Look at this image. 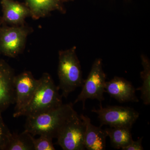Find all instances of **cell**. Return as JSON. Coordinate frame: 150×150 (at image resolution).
<instances>
[{
    "label": "cell",
    "instance_id": "obj_1",
    "mask_svg": "<svg viewBox=\"0 0 150 150\" xmlns=\"http://www.w3.org/2000/svg\"><path fill=\"white\" fill-rule=\"evenodd\" d=\"M78 115L71 103L63 104L48 112L27 117L25 131L33 137L43 135L57 139L67 123Z\"/></svg>",
    "mask_w": 150,
    "mask_h": 150
},
{
    "label": "cell",
    "instance_id": "obj_2",
    "mask_svg": "<svg viewBox=\"0 0 150 150\" xmlns=\"http://www.w3.org/2000/svg\"><path fill=\"white\" fill-rule=\"evenodd\" d=\"M51 75L44 73L28 104L21 111L13 114L14 117L35 116L50 111L63 104L62 96Z\"/></svg>",
    "mask_w": 150,
    "mask_h": 150
},
{
    "label": "cell",
    "instance_id": "obj_3",
    "mask_svg": "<svg viewBox=\"0 0 150 150\" xmlns=\"http://www.w3.org/2000/svg\"><path fill=\"white\" fill-rule=\"evenodd\" d=\"M76 49V46H74L59 51L58 87L62 90V96L65 98L77 88L82 87L84 81Z\"/></svg>",
    "mask_w": 150,
    "mask_h": 150
},
{
    "label": "cell",
    "instance_id": "obj_4",
    "mask_svg": "<svg viewBox=\"0 0 150 150\" xmlns=\"http://www.w3.org/2000/svg\"><path fill=\"white\" fill-rule=\"evenodd\" d=\"M106 79V75L103 69L102 59H97L94 62L87 78L84 81L81 91L74 103L82 102L83 109L86 101L88 99H97L101 103L104 100L103 94L105 92Z\"/></svg>",
    "mask_w": 150,
    "mask_h": 150
},
{
    "label": "cell",
    "instance_id": "obj_5",
    "mask_svg": "<svg viewBox=\"0 0 150 150\" xmlns=\"http://www.w3.org/2000/svg\"><path fill=\"white\" fill-rule=\"evenodd\" d=\"M24 24L2 26L0 29V53L15 58L23 51L26 39L30 32Z\"/></svg>",
    "mask_w": 150,
    "mask_h": 150
},
{
    "label": "cell",
    "instance_id": "obj_6",
    "mask_svg": "<svg viewBox=\"0 0 150 150\" xmlns=\"http://www.w3.org/2000/svg\"><path fill=\"white\" fill-rule=\"evenodd\" d=\"M92 111L97 114L101 126L108 125L110 127H124L131 129L139 116V113L131 108L120 106L103 107L101 103L99 108L93 109Z\"/></svg>",
    "mask_w": 150,
    "mask_h": 150
},
{
    "label": "cell",
    "instance_id": "obj_7",
    "mask_svg": "<svg viewBox=\"0 0 150 150\" xmlns=\"http://www.w3.org/2000/svg\"><path fill=\"white\" fill-rule=\"evenodd\" d=\"M84 123L78 115L67 123L57 137V144L64 150H83Z\"/></svg>",
    "mask_w": 150,
    "mask_h": 150
},
{
    "label": "cell",
    "instance_id": "obj_8",
    "mask_svg": "<svg viewBox=\"0 0 150 150\" xmlns=\"http://www.w3.org/2000/svg\"><path fill=\"white\" fill-rule=\"evenodd\" d=\"M39 83L30 71H24L17 76L14 79L15 92V113L23 109L30 101Z\"/></svg>",
    "mask_w": 150,
    "mask_h": 150
},
{
    "label": "cell",
    "instance_id": "obj_9",
    "mask_svg": "<svg viewBox=\"0 0 150 150\" xmlns=\"http://www.w3.org/2000/svg\"><path fill=\"white\" fill-rule=\"evenodd\" d=\"M14 71L4 60L0 59V112L15 102Z\"/></svg>",
    "mask_w": 150,
    "mask_h": 150
},
{
    "label": "cell",
    "instance_id": "obj_10",
    "mask_svg": "<svg viewBox=\"0 0 150 150\" xmlns=\"http://www.w3.org/2000/svg\"><path fill=\"white\" fill-rule=\"evenodd\" d=\"M105 90L111 97L120 103L139 101L134 86L123 78L115 76L109 81H106Z\"/></svg>",
    "mask_w": 150,
    "mask_h": 150
},
{
    "label": "cell",
    "instance_id": "obj_11",
    "mask_svg": "<svg viewBox=\"0 0 150 150\" xmlns=\"http://www.w3.org/2000/svg\"><path fill=\"white\" fill-rule=\"evenodd\" d=\"M84 123V145L85 149L88 150H103L106 147L107 134L104 129L94 126L90 118L83 114L80 115Z\"/></svg>",
    "mask_w": 150,
    "mask_h": 150
},
{
    "label": "cell",
    "instance_id": "obj_12",
    "mask_svg": "<svg viewBox=\"0 0 150 150\" xmlns=\"http://www.w3.org/2000/svg\"><path fill=\"white\" fill-rule=\"evenodd\" d=\"M2 7V22L12 25L24 24L25 21L30 16L29 9L25 4L14 0H1Z\"/></svg>",
    "mask_w": 150,
    "mask_h": 150
},
{
    "label": "cell",
    "instance_id": "obj_13",
    "mask_svg": "<svg viewBox=\"0 0 150 150\" xmlns=\"http://www.w3.org/2000/svg\"><path fill=\"white\" fill-rule=\"evenodd\" d=\"M25 2L30 16L33 19L45 17L53 11H58L62 13L66 11L62 3L58 0H25Z\"/></svg>",
    "mask_w": 150,
    "mask_h": 150
},
{
    "label": "cell",
    "instance_id": "obj_14",
    "mask_svg": "<svg viewBox=\"0 0 150 150\" xmlns=\"http://www.w3.org/2000/svg\"><path fill=\"white\" fill-rule=\"evenodd\" d=\"M107 137L110 138L113 148L123 149L133 142L131 129L124 127H110L104 129Z\"/></svg>",
    "mask_w": 150,
    "mask_h": 150
},
{
    "label": "cell",
    "instance_id": "obj_15",
    "mask_svg": "<svg viewBox=\"0 0 150 150\" xmlns=\"http://www.w3.org/2000/svg\"><path fill=\"white\" fill-rule=\"evenodd\" d=\"M33 139L25 131L21 134L12 133L6 150H34Z\"/></svg>",
    "mask_w": 150,
    "mask_h": 150
},
{
    "label": "cell",
    "instance_id": "obj_16",
    "mask_svg": "<svg viewBox=\"0 0 150 150\" xmlns=\"http://www.w3.org/2000/svg\"><path fill=\"white\" fill-rule=\"evenodd\" d=\"M142 63L143 71L141 72V78L143 81L142 85L137 88L141 93V98L144 104L149 105L150 103V63L146 56H142Z\"/></svg>",
    "mask_w": 150,
    "mask_h": 150
},
{
    "label": "cell",
    "instance_id": "obj_17",
    "mask_svg": "<svg viewBox=\"0 0 150 150\" xmlns=\"http://www.w3.org/2000/svg\"><path fill=\"white\" fill-rule=\"evenodd\" d=\"M53 139L46 135H40L33 140L34 150H55L52 142Z\"/></svg>",
    "mask_w": 150,
    "mask_h": 150
},
{
    "label": "cell",
    "instance_id": "obj_18",
    "mask_svg": "<svg viewBox=\"0 0 150 150\" xmlns=\"http://www.w3.org/2000/svg\"><path fill=\"white\" fill-rule=\"evenodd\" d=\"M0 112V150H6L12 133L3 119Z\"/></svg>",
    "mask_w": 150,
    "mask_h": 150
},
{
    "label": "cell",
    "instance_id": "obj_19",
    "mask_svg": "<svg viewBox=\"0 0 150 150\" xmlns=\"http://www.w3.org/2000/svg\"><path fill=\"white\" fill-rule=\"evenodd\" d=\"M143 137L140 138L136 141L133 140V142H131L127 146L123 148L122 149L123 150H144V148L142 146V143L143 140Z\"/></svg>",
    "mask_w": 150,
    "mask_h": 150
},
{
    "label": "cell",
    "instance_id": "obj_20",
    "mask_svg": "<svg viewBox=\"0 0 150 150\" xmlns=\"http://www.w3.org/2000/svg\"><path fill=\"white\" fill-rule=\"evenodd\" d=\"M58 1L63 4V3L67 2L71 0H58Z\"/></svg>",
    "mask_w": 150,
    "mask_h": 150
},
{
    "label": "cell",
    "instance_id": "obj_21",
    "mask_svg": "<svg viewBox=\"0 0 150 150\" xmlns=\"http://www.w3.org/2000/svg\"><path fill=\"white\" fill-rule=\"evenodd\" d=\"M2 21H0V29H1V24Z\"/></svg>",
    "mask_w": 150,
    "mask_h": 150
}]
</instances>
